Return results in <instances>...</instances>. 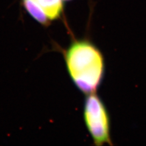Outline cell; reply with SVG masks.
I'll list each match as a JSON object with an SVG mask.
<instances>
[{
  "mask_svg": "<svg viewBox=\"0 0 146 146\" xmlns=\"http://www.w3.org/2000/svg\"><path fill=\"white\" fill-rule=\"evenodd\" d=\"M67 69L73 82L82 92L95 93L102 80L104 62L101 52L88 41L72 43L65 53Z\"/></svg>",
  "mask_w": 146,
  "mask_h": 146,
  "instance_id": "1",
  "label": "cell"
},
{
  "mask_svg": "<svg viewBox=\"0 0 146 146\" xmlns=\"http://www.w3.org/2000/svg\"><path fill=\"white\" fill-rule=\"evenodd\" d=\"M84 120L94 144L100 146L111 145L110 135V121L107 109L98 96L88 94L84 106Z\"/></svg>",
  "mask_w": 146,
  "mask_h": 146,
  "instance_id": "2",
  "label": "cell"
},
{
  "mask_svg": "<svg viewBox=\"0 0 146 146\" xmlns=\"http://www.w3.org/2000/svg\"><path fill=\"white\" fill-rule=\"evenodd\" d=\"M49 20H57L63 13V0H35Z\"/></svg>",
  "mask_w": 146,
  "mask_h": 146,
  "instance_id": "3",
  "label": "cell"
},
{
  "mask_svg": "<svg viewBox=\"0 0 146 146\" xmlns=\"http://www.w3.org/2000/svg\"><path fill=\"white\" fill-rule=\"evenodd\" d=\"M25 10L34 20L43 26L49 24V19L35 0H22Z\"/></svg>",
  "mask_w": 146,
  "mask_h": 146,
  "instance_id": "4",
  "label": "cell"
},
{
  "mask_svg": "<svg viewBox=\"0 0 146 146\" xmlns=\"http://www.w3.org/2000/svg\"><path fill=\"white\" fill-rule=\"evenodd\" d=\"M63 1H71V0H63Z\"/></svg>",
  "mask_w": 146,
  "mask_h": 146,
  "instance_id": "5",
  "label": "cell"
}]
</instances>
